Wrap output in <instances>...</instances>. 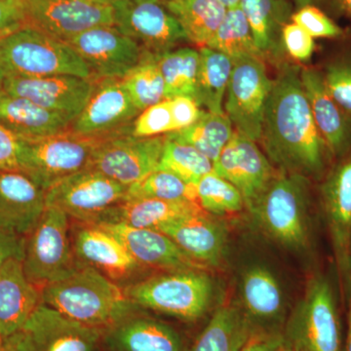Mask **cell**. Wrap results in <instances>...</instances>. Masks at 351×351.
Instances as JSON below:
<instances>
[{
	"instance_id": "1",
	"label": "cell",
	"mask_w": 351,
	"mask_h": 351,
	"mask_svg": "<svg viewBox=\"0 0 351 351\" xmlns=\"http://www.w3.org/2000/svg\"><path fill=\"white\" fill-rule=\"evenodd\" d=\"M270 162L282 172L320 182L334 158L314 121L301 68L282 64L272 80L261 137Z\"/></svg>"
},
{
	"instance_id": "2",
	"label": "cell",
	"mask_w": 351,
	"mask_h": 351,
	"mask_svg": "<svg viewBox=\"0 0 351 351\" xmlns=\"http://www.w3.org/2000/svg\"><path fill=\"white\" fill-rule=\"evenodd\" d=\"M41 301L69 319L107 330L136 306L124 289L80 263L66 276L41 289Z\"/></svg>"
},
{
	"instance_id": "3",
	"label": "cell",
	"mask_w": 351,
	"mask_h": 351,
	"mask_svg": "<svg viewBox=\"0 0 351 351\" xmlns=\"http://www.w3.org/2000/svg\"><path fill=\"white\" fill-rule=\"evenodd\" d=\"M309 188L304 176L281 171L249 210L267 237L291 250L309 245Z\"/></svg>"
},
{
	"instance_id": "4",
	"label": "cell",
	"mask_w": 351,
	"mask_h": 351,
	"mask_svg": "<svg viewBox=\"0 0 351 351\" xmlns=\"http://www.w3.org/2000/svg\"><path fill=\"white\" fill-rule=\"evenodd\" d=\"M124 292L140 308L193 322L209 311L214 282L204 269L174 270L145 277Z\"/></svg>"
},
{
	"instance_id": "5",
	"label": "cell",
	"mask_w": 351,
	"mask_h": 351,
	"mask_svg": "<svg viewBox=\"0 0 351 351\" xmlns=\"http://www.w3.org/2000/svg\"><path fill=\"white\" fill-rule=\"evenodd\" d=\"M0 69L5 77L75 75L93 80L89 66L68 43L31 25L0 39Z\"/></svg>"
},
{
	"instance_id": "6",
	"label": "cell",
	"mask_w": 351,
	"mask_h": 351,
	"mask_svg": "<svg viewBox=\"0 0 351 351\" xmlns=\"http://www.w3.org/2000/svg\"><path fill=\"white\" fill-rule=\"evenodd\" d=\"M108 136L82 135L69 129L49 137L20 140V171L46 191L86 169L95 149Z\"/></svg>"
},
{
	"instance_id": "7",
	"label": "cell",
	"mask_w": 351,
	"mask_h": 351,
	"mask_svg": "<svg viewBox=\"0 0 351 351\" xmlns=\"http://www.w3.org/2000/svg\"><path fill=\"white\" fill-rule=\"evenodd\" d=\"M71 219L55 207H46L34 230L25 239L23 267L36 287L62 278L80 263L73 252Z\"/></svg>"
},
{
	"instance_id": "8",
	"label": "cell",
	"mask_w": 351,
	"mask_h": 351,
	"mask_svg": "<svg viewBox=\"0 0 351 351\" xmlns=\"http://www.w3.org/2000/svg\"><path fill=\"white\" fill-rule=\"evenodd\" d=\"M287 345L302 351H341V322L334 287L318 274L288 323Z\"/></svg>"
},
{
	"instance_id": "9",
	"label": "cell",
	"mask_w": 351,
	"mask_h": 351,
	"mask_svg": "<svg viewBox=\"0 0 351 351\" xmlns=\"http://www.w3.org/2000/svg\"><path fill=\"white\" fill-rule=\"evenodd\" d=\"M104 332L41 302L27 322L3 341L11 351H96Z\"/></svg>"
},
{
	"instance_id": "10",
	"label": "cell",
	"mask_w": 351,
	"mask_h": 351,
	"mask_svg": "<svg viewBox=\"0 0 351 351\" xmlns=\"http://www.w3.org/2000/svg\"><path fill=\"white\" fill-rule=\"evenodd\" d=\"M319 195L339 281L348 301L351 295V149L332 161L320 181Z\"/></svg>"
},
{
	"instance_id": "11",
	"label": "cell",
	"mask_w": 351,
	"mask_h": 351,
	"mask_svg": "<svg viewBox=\"0 0 351 351\" xmlns=\"http://www.w3.org/2000/svg\"><path fill=\"white\" fill-rule=\"evenodd\" d=\"M128 186L92 169H83L46 191V207L64 212L71 221L96 223L106 212L125 200Z\"/></svg>"
},
{
	"instance_id": "12",
	"label": "cell",
	"mask_w": 351,
	"mask_h": 351,
	"mask_svg": "<svg viewBox=\"0 0 351 351\" xmlns=\"http://www.w3.org/2000/svg\"><path fill=\"white\" fill-rule=\"evenodd\" d=\"M164 145L165 136L136 137L132 127L101 141L87 168L129 186L158 168Z\"/></svg>"
},
{
	"instance_id": "13",
	"label": "cell",
	"mask_w": 351,
	"mask_h": 351,
	"mask_svg": "<svg viewBox=\"0 0 351 351\" xmlns=\"http://www.w3.org/2000/svg\"><path fill=\"white\" fill-rule=\"evenodd\" d=\"M112 7L115 27L149 56H160L189 41L162 0H117Z\"/></svg>"
},
{
	"instance_id": "14",
	"label": "cell",
	"mask_w": 351,
	"mask_h": 351,
	"mask_svg": "<svg viewBox=\"0 0 351 351\" xmlns=\"http://www.w3.org/2000/svg\"><path fill=\"white\" fill-rule=\"evenodd\" d=\"M271 86L263 59L251 58L233 64L225 113L235 131L255 142L262 137L263 114Z\"/></svg>"
},
{
	"instance_id": "15",
	"label": "cell",
	"mask_w": 351,
	"mask_h": 351,
	"mask_svg": "<svg viewBox=\"0 0 351 351\" xmlns=\"http://www.w3.org/2000/svg\"><path fill=\"white\" fill-rule=\"evenodd\" d=\"M91 71L93 82L122 80L149 56L115 25H101L66 41Z\"/></svg>"
},
{
	"instance_id": "16",
	"label": "cell",
	"mask_w": 351,
	"mask_h": 351,
	"mask_svg": "<svg viewBox=\"0 0 351 351\" xmlns=\"http://www.w3.org/2000/svg\"><path fill=\"white\" fill-rule=\"evenodd\" d=\"M73 221L71 243L78 262L98 270L122 289L145 278L144 272L149 270L107 230L95 223Z\"/></svg>"
},
{
	"instance_id": "17",
	"label": "cell",
	"mask_w": 351,
	"mask_h": 351,
	"mask_svg": "<svg viewBox=\"0 0 351 351\" xmlns=\"http://www.w3.org/2000/svg\"><path fill=\"white\" fill-rule=\"evenodd\" d=\"M27 25L66 43L101 25H114L110 4L80 0H25Z\"/></svg>"
},
{
	"instance_id": "18",
	"label": "cell",
	"mask_w": 351,
	"mask_h": 351,
	"mask_svg": "<svg viewBox=\"0 0 351 351\" xmlns=\"http://www.w3.org/2000/svg\"><path fill=\"white\" fill-rule=\"evenodd\" d=\"M213 171L239 189L248 210L276 175L257 142L237 131L233 132L230 142L214 161Z\"/></svg>"
},
{
	"instance_id": "19",
	"label": "cell",
	"mask_w": 351,
	"mask_h": 351,
	"mask_svg": "<svg viewBox=\"0 0 351 351\" xmlns=\"http://www.w3.org/2000/svg\"><path fill=\"white\" fill-rule=\"evenodd\" d=\"M95 82L75 75H53L39 78L6 76L2 90L13 96L34 101L71 122L82 113L91 98Z\"/></svg>"
},
{
	"instance_id": "20",
	"label": "cell",
	"mask_w": 351,
	"mask_h": 351,
	"mask_svg": "<svg viewBox=\"0 0 351 351\" xmlns=\"http://www.w3.org/2000/svg\"><path fill=\"white\" fill-rule=\"evenodd\" d=\"M94 82L91 98L69 129L82 135L108 136L133 127L141 112L134 106L121 80Z\"/></svg>"
},
{
	"instance_id": "21",
	"label": "cell",
	"mask_w": 351,
	"mask_h": 351,
	"mask_svg": "<svg viewBox=\"0 0 351 351\" xmlns=\"http://www.w3.org/2000/svg\"><path fill=\"white\" fill-rule=\"evenodd\" d=\"M119 240L145 269L174 271L206 269L196 263L170 237L158 230L135 228L120 223H95Z\"/></svg>"
},
{
	"instance_id": "22",
	"label": "cell",
	"mask_w": 351,
	"mask_h": 351,
	"mask_svg": "<svg viewBox=\"0 0 351 351\" xmlns=\"http://www.w3.org/2000/svg\"><path fill=\"white\" fill-rule=\"evenodd\" d=\"M46 191L21 171L0 172V230L27 237L46 208Z\"/></svg>"
},
{
	"instance_id": "23",
	"label": "cell",
	"mask_w": 351,
	"mask_h": 351,
	"mask_svg": "<svg viewBox=\"0 0 351 351\" xmlns=\"http://www.w3.org/2000/svg\"><path fill=\"white\" fill-rule=\"evenodd\" d=\"M136 306L119 322L105 330L108 351H184L181 335L167 323L140 313Z\"/></svg>"
},
{
	"instance_id": "24",
	"label": "cell",
	"mask_w": 351,
	"mask_h": 351,
	"mask_svg": "<svg viewBox=\"0 0 351 351\" xmlns=\"http://www.w3.org/2000/svg\"><path fill=\"white\" fill-rule=\"evenodd\" d=\"M301 80L314 121L335 160L351 149V115L328 92L320 69H301Z\"/></svg>"
},
{
	"instance_id": "25",
	"label": "cell",
	"mask_w": 351,
	"mask_h": 351,
	"mask_svg": "<svg viewBox=\"0 0 351 351\" xmlns=\"http://www.w3.org/2000/svg\"><path fill=\"white\" fill-rule=\"evenodd\" d=\"M184 253L205 269L218 267L225 255L228 232L225 225L207 212L184 217L163 226L160 230Z\"/></svg>"
},
{
	"instance_id": "26",
	"label": "cell",
	"mask_w": 351,
	"mask_h": 351,
	"mask_svg": "<svg viewBox=\"0 0 351 351\" xmlns=\"http://www.w3.org/2000/svg\"><path fill=\"white\" fill-rule=\"evenodd\" d=\"M41 302V290L25 276L22 261H9L0 270V337L17 332Z\"/></svg>"
},
{
	"instance_id": "27",
	"label": "cell",
	"mask_w": 351,
	"mask_h": 351,
	"mask_svg": "<svg viewBox=\"0 0 351 351\" xmlns=\"http://www.w3.org/2000/svg\"><path fill=\"white\" fill-rule=\"evenodd\" d=\"M202 211L204 210L196 201L138 198L122 201L110 208L96 223H120L131 228L160 230L168 223Z\"/></svg>"
},
{
	"instance_id": "28",
	"label": "cell",
	"mask_w": 351,
	"mask_h": 351,
	"mask_svg": "<svg viewBox=\"0 0 351 351\" xmlns=\"http://www.w3.org/2000/svg\"><path fill=\"white\" fill-rule=\"evenodd\" d=\"M73 122L34 101L0 90V124L20 140H34L69 130Z\"/></svg>"
},
{
	"instance_id": "29",
	"label": "cell",
	"mask_w": 351,
	"mask_h": 351,
	"mask_svg": "<svg viewBox=\"0 0 351 351\" xmlns=\"http://www.w3.org/2000/svg\"><path fill=\"white\" fill-rule=\"evenodd\" d=\"M242 9L263 59L280 63L283 56L282 32L292 18L287 0H241Z\"/></svg>"
},
{
	"instance_id": "30",
	"label": "cell",
	"mask_w": 351,
	"mask_h": 351,
	"mask_svg": "<svg viewBox=\"0 0 351 351\" xmlns=\"http://www.w3.org/2000/svg\"><path fill=\"white\" fill-rule=\"evenodd\" d=\"M254 335L251 321L239 307L221 306L189 351H241Z\"/></svg>"
},
{
	"instance_id": "31",
	"label": "cell",
	"mask_w": 351,
	"mask_h": 351,
	"mask_svg": "<svg viewBox=\"0 0 351 351\" xmlns=\"http://www.w3.org/2000/svg\"><path fill=\"white\" fill-rule=\"evenodd\" d=\"M241 297L247 317L261 323H272L283 311L280 285L267 267L255 265L241 279Z\"/></svg>"
},
{
	"instance_id": "32",
	"label": "cell",
	"mask_w": 351,
	"mask_h": 351,
	"mask_svg": "<svg viewBox=\"0 0 351 351\" xmlns=\"http://www.w3.org/2000/svg\"><path fill=\"white\" fill-rule=\"evenodd\" d=\"M191 43L206 47L225 19L228 9L218 0H162Z\"/></svg>"
},
{
	"instance_id": "33",
	"label": "cell",
	"mask_w": 351,
	"mask_h": 351,
	"mask_svg": "<svg viewBox=\"0 0 351 351\" xmlns=\"http://www.w3.org/2000/svg\"><path fill=\"white\" fill-rule=\"evenodd\" d=\"M195 101L207 112L223 114V101L233 68L232 60L219 51L209 47L199 49Z\"/></svg>"
},
{
	"instance_id": "34",
	"label": "cell",
	"mask_w": 351,
	"mask_h": 351,
	"mask_svg": "<svg viewBox=\"0 0 351 351\" xmlns=\"http://www.w3.org/2000/svg\"><path fill=\"white\" fill-rule=\"evenodd\" d=\"M233 132L232 121L226 113L218 114L204 110L195 124L165 137L191 145L214 162L230 142Z\"/></svg>"
},
{
	"instance_id": "35",
	"label": "cell",
	"mask_w": 351,
	"mask_h": 351,
	"mask_svg": "<svg viewBox=\"0 0 351 351\" xmlns=\"http://www.w3.org/2000/svg\"><path fill=\"white\" fill-rule=\"evenodd\" d=\"M154 59L165 83L166 100L188 97L195 101L199 51L191 47L176 48Z\"/></svg>"
},
{
	"instance_id": "36",
	"label": "cell",
	"mask_w": 351,
	"mask_h": 351,
	"mask_svg": "<svg viewBox=\"0 0 351 351\" xmlns=\"http://www.w3.org/2000/svg\"><path fill=\"white\" fill-rule=\"evenodd\" d=\"M206 47L223 53L233 64L251 58L263 59L254 40L250 25L240 7L226 11L225 19Z\"/></svg>"
},
{
	"instance_id": "37",
	"label": "cell",
	"mask_w": 351,
	"mask_h": 351,
	"mask_svg": "<svg viewBox=\"0 0 351 351\" xmlns=\"http://www.w3.org/2000/svg\"><path fill=\"white\" fill-rule=\"evenodd\" d=\"M157 169L168 171L186 184L195 186L201 178L213 171V161L191 145L165 137V145Z\"/></svg>"
},
{
	"instance_id": "38",
	"label": "cell",
	"mask_w": 351,
	"mask_h": 351,
	"mask_svg": "<svg viewBox=\"0 0 351 351\" xmlns=\"http://www.w3.org/2000/svg\"><path fill=\"white\" fill-rule=\"evenodd\" d=\"M121 83L140 112L166 100L165 83L154 56L145 58Z\"/></svg>"
},
{
	"instance_id": "39",
	"label": "cell",
	"mask_w": 351,
	"mask_h": 351,
	"mask_svg": "<svg viewBox=\"0 0 351 351\" xmlns=\"http://www.w3.org/2000/svg\"><path fill=\"white\" fill-rule=\"evenodd\" d=\"M138 198L196 201L195 188L168 171L156 169L144 179L128 186L125 200Z\"/></svg>"
},
{
	"instance_id": "40",
	"label": "cell",
	"mask_w": 351,
	"mask_h": 351,
	"mask_svg": "<svg viewBox=\"0 0 351 351\" xmlns=\"http://www.w3.org/2000/svg\"><path fill=\"white\" fill-rule=\"evenodd\" d=\"M195 188L196 201L207 213H237L245 206L239 189L214 171L201 178Z\"/></svg>"
},
{
	"instance_id": "41",
	"label": "cell",
	"mask_w": 351,
	"mask_h": 351,
	"mask_svg": "<svg viewBox=\"0 0 351 351\" xmlns=\"http://www.w3.org/2000/svg\"><path fill=\"white\" fill-rule=\"evenodd\" d=\"M320 71L328 92L351 115V47L337 53Z\"/></svg>"
},
{
	"instance_id": "42",
	"label": "cell",
	"mask_w": 351,
	"mask_h": 351,
	"mask_svg": "<svg viewBox=\"0 0 351 351\" xmlns=\"http://www.w3.org/2000/svg\"><path fill=\"white\" fill-rule=\"evenodd\" d=\"M172 132L173 119L169 100L145 108L133 122V135L136 137H158Z\"/></svg>"
},
{
	"instance_id": "43",
	"label": "cell",
	"mask_w": 351,
	"mask_h": 351,
	"mask_svg": "<svg viewBox=\"0 0 351 351\" xmlns=\"http://www.w3.org/2000/svg\"><path fill=\"white\" fill-rule=\"evenodd\" d=\"M292 22L299 25L314 39H339L345 32L318 6L306 5L293 13Z\"/></svg>"
},
{
	"instance_id": "44",
	"label": "cell",
	"mask_w": 351,
	"mask_h": 351,
	"mask_svg": "<svg viewBox=\"0 0 351 351\" xmlns=\"http://www.w3.org/2000/svg\"><path fill=\"white\" fill-rule=\"evenodd\" d=\"M284 50L293 59L299 62H308L315 51L314 38L308 32L294 22L288 23L282 32Z\"/></svg>"
},
{
	"instance_id": "45",
	"label": "cell",
	"mask_w": 351,
	"mask_h": 351,
	"mask_svg": "<svg viewBox=\"0 0 351 351\" xmlns=\"http://www.w3.org/2000/svg\"><path fill=\"white\" fill-rule=\"evenodd\" d=\"M27 25L25 0H0V39Z\"/></svg>"
},
{
	"instance_id": "46",
	"label": "cell",
	"mask_w": 351,
	"mask_h": 351,
	"mask_svg": "<svg viewBox=\"0 0 351 351\" xmlns=\"http://www.w3.org/2000/svg\"><path fill=\"white\" fill-rule=\"evenodd\" d=\"M169 104L173 119V132L193 125L204 112V110H201L199 105L193 99L188 97H176L170 99Z\"/></svg>"
},
{
	"instance_id": "47",
	"label": "cell",
	"mask_w": 351,
	"mask_h": 351,
	"mask_svg": "<svg viewBox=\"0 0 351 351\" xmlns=\"http://www.w3.org/2000/svg\"><path fill=\"white\" fill-rule=\"evenodd\" d=\"M20 138L0 124V172L20 171Z\"/></svg>"
},
{
	"instance_id": "48",
	"label": "cell",
	"mask_w": 351,
	"mask_h": 351,
	"mask_svg": "<svg viewBox=\"0 0 351 351\" xmlns=\"http://www.w3.org/2000/svg\"><path fill=\"white\" fill-rule=\"evenodd\" d=\"M27 237L0 230V270L9 261L24 260Z\"/></svg>"
},
{
	"instance_id": "49",
	"label": "cell",
	"mask_w": 351,
	"mask_h": 351,
	"mask_svg": "<svg viewBox=\"0 0 351 351\" xmlns=\"http://www.w3.org/2000/svg\"><path fill=\"white\" fill-rule=\"evenodd\" d=\"M285 343L276 337H257L254 335L241 351H282Z\"/></svg>"
},
{
	"instance_id": "50",
	"label": "cell",
	"mask_w": 351,
	"mask_h": 351,
	"mask_svg": "<svg viewBox=\"0 0 351 351\" xmlns=\"http://www.w3.org/2000/svg\"><path fill=\"white\" fill-rule=\"evenodd\" d=\"M348 334H346L345 351H351V295L350 299H348Z\"/></svg>"
},
{
	"instance_id": "51",
	"label": "cell",
	"mask_w": 351,
	"mask_h": 351,
	"mask_svg": "<svg viewBox=\"0 0 351 351\" xmlns=\"http://www.w3.org/2000/svg\"><path fill=\"white\" fill-rule=\"evenodd\" d=\"M325 0H295L298 9L306 5L319 6Z\"/></svg>"
},
{
	"instance_id": "52",
	"label": "cell",
	"mask_w": 351,
	"mask_h": 351,
	"mask_svg": "<svg viewBox=\"0 0 351 351\" xmlns=\"http://www.w3.org/2000/svg\"><path fill=\"white\" fill-rule=\"evenodd\" d=\"M218 1L219 3L223 4L228 10V9L240 7V3H241V0H218Z\"/></svg>"
},
{
	"instance_id": "53",
	"label": "cell",
	"mask_w": 351,
	"mask_h": 351,
	"mask_svg": "<svg viewBox=\"0 0 351 351\" xmlns=\"http://www.w3.org/2000/svg\"><path fill=\"white\" fill-rule=\"evenodd\" d=\"M338 1L343 10L351 16V0H338Z\"/></svg>"
},
{
	"instance_id": "54",
	"label": "cell",
	"mask_w": 351,
	"mask_h": 351,
	"mask_svg": "<svg viewBox=\"0 0 351 351\" xmlns=\"http://www.w3.org/2000/svg\"><path fill=\"white\" fill-rule=\"evenodd\" d=\"M80 1L97 2V3L110 4V5H112L117 0H80Z\"/></svg>"
},
{
	"instance_id": "55",
	"label": "cell",
	"mask_w": 351,
	"mask_h": 351,
	"mask_svg": "<svg viewBox=\"0 0 351 351\" xmlns=\"http://www.w3.org/2000/svg\"><path fill=\"white\" fill-rule=\"evenodd\" d=\"M282 351H302V350H298V348H294V346H289V345H287V343H285V345H284Z\"/></svg>"
},
{
	"instance_id": "56",
	"label": "cell",
	"mask_w": 351,
	"mask_h": 351,
	"mask_svg": "<svg viewBox=\"0 0 351 351\" xmlns=\"http://www.w3.org/2000/svg\"><path fill=\"white\" fill-rule=\"evenodd\" d=\"M0 351H11L8 348H7L3 339H0Z\"/></svg>"
},
{
	"instance_id": "57",
	"label": "cell",
	"mask_w": 351,
	"mask_h": 351,
	"mask_svg": "<svg viewBox=\"0 0 351 351\" xmlns=\"http://www.w3.org/2000/svg\"><path fill=\"white\" fill-rule=\"evenodd\" d=\"M4 80H5V75H4L3 71L0 69V90L2 89V85H3Z\"/></svg>"
},
{
	"instance_id": "58",
	"label": "cell",
	"mask_w": 351,
	"mask_h": 351,
	"mask_svg": "<svg viewBox=\"0 0 351 351\" xmlns=\"http://www.w3.org/2000/svg\"><path fill=\"white\" fill-rule=\"evenodd\" d=\"M350 262H351V237H350Z\"/></svg>"
},
{
	"instance_id": "59",
	"label": "cell",
	"mask_w": 351,
	"mask_h": 351,
	"mask_svg": "<svg viewBox=\"0 0 351 351\" xmlns=\"http://www.w3.org/2000/svg\"><path fill=\"white\" fill-rule=\"evenodd\" d=\"M2 339L1 337H0V339Z\"/></svg>"
}]
</instances>
